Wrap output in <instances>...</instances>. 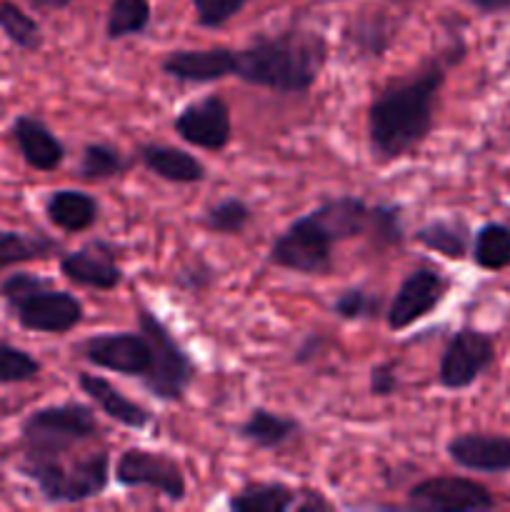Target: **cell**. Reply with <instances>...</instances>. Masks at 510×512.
<instances>
[{
  "mask_svg": "<svg viewBox=\"0 0 510 512\" xmlns=\"http://www.w3.org/2000/svg\"><path fill=\"white\" fill-rule=\"evenodd\" d=\"M453 63L455 55H433L373 95L368 105V143L375 158L398 160L428 138L448 65Z\"/></svg>",
  "mask_w": 510,
  "mask_h": 512,
  "instance_id": "1",
  "label": "cell"
},
{
  "mask_svg": "<svg viewBox=\"0 0 510 512\" xmlns=\"http://www.w3.org/2000/svg\"><path fill=\"white\" fill-rule=\"evenodd\" d=\"M328 63V40L323 33L300 25L258 33L235 50L233 78L278 95L308 93Z\"/></svg>",
  "mask_w": 510,
  "mask_h": 512,
  "instance_id": "2",
  "label": "cell"
},
{
  "mask_svg": "<svg viewBox=\"0 0 510 512\" xmlns=\"http://www.w3.org/2000/svg\"><path fill=\"white\" fill-rule=\"evenodd\" d=\"M20 473L38 488L45 503L78 505L108 490L113 463L103 440H98L48 458H23Z\"/></svg>",
  "mask_w": 510,
  "mask_h": 512,
  "instance_id": "3",
  "label": "cell"
},
{
  "mask_svg": "<svg viewBox=\"0 0 510 512\" xmlns=\"http://www.w3.org/2000/svg\"><path fill=\"white\" fill-rule=\"evenodd\" d=\"M0 295L15 320L33 333L65 335L83 323V303L38 275L13 273L0 285Z\"/></svg>",
  "mask_w": 510,
  "mask_h": 512,
  "instance_id": "4",
  "label": "cell"
},
{
  "mask_svg": "<svg viewBox=\"0 0 510 512\" xmlns=\"http://www.w3.org/2000/svg\"><path fill=\"white\" fill-rule=\"evenodd\" d=\"M103 440L95 410L85 403H58L33 410L20 430L23 458H48Z\"/></svg>",
  "mask_w": 510,
  "mask_h": 512,
  "instance_id": "5",
  "label": "cell"
},
{
  "mask_svg": "<svg viewBox=\"0 0 510 512\" xmlns=\"http://www.w3.org/2000/svg\"><path fill=\"white\" fill-rule=\"evenodd\" d=\"M135 315H138V330H143L145 338L150 340V353H153L148 375L140 383L160 403H180L195 380L193 358L148 305L138 303Z\"/></svg>",
  "mask_w": 510,
  "mask_h": 512,
  "instance_id": "6",
  "label": "cell"
},
{
  "mask_svg": "<svg viewBox=\"0 0 510 512\" xmlns=\"http://www.w3.org/2000/svg\"><path fill=\"white\" fill-rule=\"evenodd\" d=\"M333 245L313 215H300L273 240L268 263L298 275H328L333 270Z\"/></svg>",
  "mask_w": 510,
  "mask_h": 512,
  "instance_id": "7",
  "label": "cell"
},
{
  "mask_svg": "<svg viewBox=\"0 0 510 512\" xmlns=\"http://www.w3.org/2000/svg\"><path fill=\"white\" fill-rule=\"evenodd\" d=\"M115 483L120 488H150L170 503H183L188 495L183 465L165 453L148 448H128L115 460Z\"/></svg>",
  "mask_w": 510,
  "mask_h": 512,
  "instance_id": "8",
  "label": "cell"
},
{
  "mask_svg": "<svg viewBox=\"0 0 510 512\" xmlns=\"http://www.w3.org/2000/svg\"><path fill=\"white\" fill-rule=\"evenodd\" d=\"M80 358L93 368L110 370L123 378L143 380L150 370V340L143 330L138 333H100L83 340L78 348Z\"/></svg>",
  "mask_w": 510,
  "mask_h": 512,
  "instance_id": "9",
  "label": "cell"
},
{
  "mask_svg": "<svg viewBox=\"0 0 510 512\" xmlns=\"http://www.w3.org/2000/svg\"><path fill=\"white\" fill-rule=\"evenodd\" d=\"M493 338L483 330L460 328L445 345L438 365V383L445 390H465L493 365Z\"/></svg>",
  "mask_w": 510,
  "mask_h": 512,
  "instance_id": "10",
  "label": "cell"
},
{
  "mask_svg": "<svg viewBox=\"0 0 510 512\" xmlns=\"http://www.w3.org/2000/svg\"><path fill=\"white\" fill-rule=\"evenodd\" d=\"M180 140L208 153H220L233 140V115L228 100L220 95H205L185 105L173 120Z\"/></svg>",
  "mask_w": 510,
  "mask_h": 512,
  "instance_id": "11",
  "label": "cell"
},
{
  "mask_svg": "<svg viewBox=\"0 0 510 512\" xmlns=\"http://www.w3.org/2000/svg\"><path fill=\"white\" fill-rule=\"evenodd\" d=\"M408 505L423 512H478L493 510L495 498L475 480L443 475L415 483L408 493Z\"/></svg>",
  "mask_w": 510,
  "mask_h": 512,
  "instance_id": "12",
  "label": "cell"
},
{
  "mask_svg": "<svg viewBox=\"0 0 510 512\" xmlns=\"http://www.w3.org/2000/svg\"><path fill=\"white\" fill-rule=\"evenodd\" d=\"M445 293H448V280L433 268H415L408 273V278L400 283L395 290L393 300H390L388 310H385V320L393 333L410 328L425 315L433 313L440 303H443Z\"/></svg>",
  "mask_w": 510,
  "mask_h": 512,
  "instance_id": "13",
  "label": "cell"
},
{
  "mask_svg": "<svg viewBox=\"0 0 510 512\" xmlns=\"http://www.w3.org/2000/svg\"><path fill=\"white\" fill-rule=\"evenodd\" d=\"M60 273L78 288L115 290L123 283L120 248L108 240H88L80 248L60 255Z\"/></svg>",
  "mask_w": 510,
  "mask_h": 512,
  "instance_id": "14",
  "label": "cell"
},
{
  "mask_svg": "<svg viewBox=\"0 0 510 512\" xmlns=\"http://www.w3.org/2000/svg\"><path fill=\"white\" fill-rule=\"evenodd\" d=\"M168 78L178 83L205 85L215 80L230 78L235 70V50L218 45V48H180L170 50L160 63Z\"/></svg>",
  "mask_w": 510,
  "mask_h": 512,
  "instance_id": "15",
  "label": "cell"
},
{
  "mask_svg": "<svg viewBox=\"0 0 510 512\" xmlns=\"http://www.w3.org/2000/svg\"><path fill=\"white\" fill-rule=\"evenodd\" d=\"M445 450H448L450 460L463 470L493 475L510 470V438H503V435H455Z\"/></svg>",
  "mask_w": 510,
  "mask_h": 512,
  "instance_id": "16",
  "label": "cell"
},
{
  "mask_svg": "<svg viewBox=\"0 0 510 512\" xmlns=\"http://www.w3.org/2000/svg\"><path fill=\"white\" fill-rule=\"evenodd\" d=\"M25 163L40 173L58 170L65 160V145L48 125L35 115H18L10 128Z\"/></svg>",
  "mask_w": 510,
  "mask_h": 512,
  "instance_id": "17",
  "label": "cell"
},
{
  "mask_svg": "<svg viewBox=\"0 0 510 512\" xmlns=\"http://www.w3.org/2000/svg\"><path fill=\"white\" fill-rule=\"evenodd\" d=\"M80 393L88 395L110 420L128 430H145L153 423V413L145 405L130 400L123 390L115 388L110 380L95 373H78Z\"/></svg>",
  "mask_w": 510,
  "mask_h": 512,
  "instance_id": "18",
  "label": "cell"
},
{
  "mask_svg": "<svg viewBox=\"0 0 510 512\" xmlns=\"http://www.w3.org/2000/svg\"><path fill=\"white\" fill-rule=\"evenodd\" d=\"M138 160L145 165V170L158 175L160 180L178 185H193L205 180L208 168L195 158L193 153L175 148V145L165 143H143L138 145Z\"/></svg>",
  "mask_w": 510,
  "mask_h": 512,
  "instance_id": "19",
  "label": "cell"
},
{
  "mask_svg": "<svg viewBox=\"0 0 510 512\" xmlns=\"http://www.w3.org/2000/svg\"><path fill=\"white\" fill-rule=\"evenodd\" d=\"M310 215L333 238V243H343V240L365 235L370 205L355 195H338V198L325 200L318 208L310 210Z\"/></svg>",
  "mask_w": 510,
  "mask_h": 512,
  "instance_id": "20",
  "label": "cell"
},
{
  "mask_svg": "<svg viewBox=\"0 0 510 512\" xmlns=\"http://www.w3.org/2000/svg\"><path fill=\"white\" fill-rule=\"evenodd\" d=\"M98 210L100 205L93 195L73 188L53 190L45 200L48 220L65 233H83V230L93 228L98 220Z\"/></svg>",
  "mask_w": 510,
  "mask_h": 512,
  "instance_id": "21",
  "label": "cell"
},
{
  "mask_svg": "<svg viewBox=\"0 0 510 512\" xmlns=\"http://www.w3.org/2000/svg\"><path fill=\"white\" fill-rule=\"evenodd\" d=\"M300 433V423L268 408H253L248 420L238 425V435L258 450H278Z\"/></svg>",
  "mask_w": 510,
  "mask_h": 512,
  "instance_id": "22",
  "label": "cell"
},
{
  "mask_svg": "<svg viewBox=\"0 0 510 512\" xmlns=\"http://www.w3.org/2000/svg\"><path fill=\"white\" fill-rule=\"evenodd\" d=\"M298 490L285 483H248L230 495V512H285L295 508Z\"/></svg>",
  "mask_w": 510,
  "mask_h": 512,
  "instance_id": "23",
  "label": "cell"
},
{
  "mask_svg": "<svg viewBox=\"0 0 510 512\" xmlns=\"http://www.w3.org/2000/svg\"><path fill=\"white\" fill-rule=\"evenodd\" d=\"M345 38L353 45L355 53L363 55V58H380L393 45L395 25L383 10H375V13H365L355 18Z\"/></svg>",
  "mask_w": 510,
  "mask_h": 512,
  "instance_id": "24",
  "label": "cell"
},
{
  "mask_svg": "<svg viewBox=\"0 0 510 512\" xmlns=\"http://www.w3.org/2000/svg\"><path fill=\"white\" fill-rule=\"evenodd\" d=\"M55 253H60V243H55L53 238L0 230V273L30 260H45Z\"/></svg>",
  "mask_w": 510,
  "mask_h": 512,
  "instance_id": "25",
  "label": "cell"
},
{
  "mask_svg": "<svg viewBox=\"0 0 510 512\" xmlns=\"http://www.w3.org/2000/svg\"><path fill=\"white\" fill-rule=\"evenodd\" d=\"M133 168V160L120 148L110 143H88L80 153L75 175L83 180H110L120 178Z\"/></svg>",
  "mask_w": 510,
  "mask_h": 512,
  "instance_id": "26",
  "label": "cell"
},
{
  "mask_svg": "<svg viewBox=\"0 0 510 512\" xmlns=\"http://www.w3.org/2000/svg\"><path fill=\"white\" fill-rule=\"evenodd\" d=\"M415 240L450 260H463L470 245L468 228L460 220H430L428 225L415 230Z\"/></svg>",
  "mask_w": 510,
  "mask_h": 512,
  "instance_id": "27",
  "label": "cell"
},
{
  "mask_svg": "<svg viewBox=\"0 0 510 512\" xmlns=\"http://www.w3.org/2000/svg\"><path fill=\"white\" fill-rule=\"evenodd\" d=\"M473 260L483 270H503L510 265V225L485 223L475 233Z\"/></svg>",
  "mask_w": 510,
  "mask_h": 512,
  "instance_id": "28",
  "label": "cell"
},
{
  "mask_svg": "<svg viewBox=\"0 0 510 512\" xmlns=\"http://www.w3.org/2000/svg\"><path fill=\"white\" fill-rule=\"evenodd\" d=\"M150 25V0H110L105 35L108 40L133 38Z\"/></svg>",
  "mask_w": 510,
  "mask_h": 512,
  "instance_id": "29",
  "label": "cell"
},
{
  "mask_svg": "<svg viewBox=\"0 0 510 512\" xmlns=\"http://www.w3.org/2000/svg\"><path fill=\"white\" fill-rule=\"evenodd\" d=\"M365 235L370 243L378 250L400 248L405 243V228H403V210L395 203H375L370 205L368 230Z\"/></svg>",
  "mask_w": 510,
  "mask_h": 512,
  "instance_id": "30",
  "label": "cell"
},
{
  "mask_svg": "<svg viewBox=\"0 0 510 512\" xmlns=\"http://www.w3.org/2000/svg\"><path fill=\"white\" fill-rule=\"evenodd\" d=\"M0 30L20 50L35 53V50L43 48V33H40L38 20L30 18L13 0H0Z\"/></svg>",
  "mask_w": 510,
  "mask_h": 512,
  "instance_id": "31",
  "label": "cell"
},
{
  "mask_svg": "<svg viewBox=\"0 0 510 512\" xmlns=\"http://www.w3.org/2000/svg\"><path fill=\"white\" fill-rule=\"evenodd\" d=\"M253 220V208L240 198H225L210 205L203 215V225L210 233L240 235Z\"/></svg>",
  "mask_w": 510,
  "mask_h": 512,
  "instance_id": "32",
  "label": "cell"
},
{
  "mask_svg": "<svg viewBox=\"0 0 510 512\" xmlns=\"http://www.w3.org/2000/svg\"><path fill=\"white\" fill-rule=\"evenodd\" d=\"M340 320L358 323V320H373L383 313V295L368 288H348L330 305Z\"/></svg>",
  "mask_w": 510,
  "mask_h": 512,
  "instance_id": "33",
  "label": "cell"
},
{
  "mask_svg": "<svg viewBox=\"0 0 510 512\" xmlns=\"http://www.w3.org/2000/svg\"><path fill=\"white\" fill-rule=\"evenodd\" d=\"M40 363L23 348L0 343V385L28 383L40 375Z\"/></svg>",
  "mask_w": 510,
  "mask_h": 512,
  "instance_id": "34",
  "label": "cell"
},
{
  "mask_svg": "<svg viewBox=\"0 0 510 512\" xmlns=\"http://www.w3.org/2000/svg\"><path fill=\"white\" fill-rule=\"evenodd\" d=\"M195 10V20L200 28H223L228 20H233L250 0H190Z\"/></svg>",
  "mask_w": 510,
  "mask_h": 512,
  "instance_id": "35",
  "label": "cell"
},
{
  "mask_svg": "<svg viewBox=\"0 0 510 512\" xmlns=\"http://www.w3.org/2000/svg\"><path fill=\"white\" fill-rule=\"evenodd\" d=\"M398 385V363L395 360H385V363L373 365L368 380L370 395H375V398H388V395H393L398 390Z\"/></svg>",
  "mask_w": 510,
  "mask_h": 512,
  "instance_id": "36",
  "label": "cell"
},
{
  "mask_svg": "<svg viewBox=\"0 0 510 512\" xmlns=\"http://www.w3.org/2000/svg\"><path fill=\"white\" fill-rule=\"evenodd\" d=\"M178 285L183 290H190V293H195V290H203L208 288L210 283H213V270L208 268V265H193V268H185L178 273Z\"/></svg>",
  "mask_w": 510,
  "mask_h": 512,
  "instance_id": "37",
  "label": "cell"
},
{
  "mask_svg": "<svg viewBox=\"0 0 510 512\" xmlns=\"http://www.w3.org/2000/svg\"><path fill=\"white\" fill-rule=\"evenodd\" d=\"M325 343H328V340H325V335H320V333L305 335V338L300 340L298 348H295L293 363H298V365L313 363V360L318 358L320 353H323V345H325Z\"/></svg>",
  "mask_w": 510,
  "mask_h": 512,
  "instance_id": "38",
  "label": "cell"
},
{
  "mask_svg": "<svg viewBox=\"0 0 510 512\" xmlns=\"http://www.w3.org/2000/svg\"><path fill=\"white\" fill-rule=\"evenodd\" d=\"M300 512H310V510H333V503L325 500L318 490H298V498H295V508Z\"/></svg>",
  "mask_w": 510,
  "mask_h": 512,
  "instance_id": "39",
  "label": "cell"
},
{
  "mask_svg": "<svg viewBox=\"0 0 510 512\" xmlns=\"http://www.w3.org/2000/svg\"><path fill=\"white\" fill-rule=\"evenodd\" d=\"M30 8L38 10V13H60V10L70 8L73 0H28Z\"/></svg>",
  "mask_w": 510,
  "mask_h": 512,
  "instance_id": "40",
  "label": "cell"
},
{
  "mask_svg": "<svg viewBox=\"0 0 510 512\" xmlns=\"http://www.w3.org/2000/svg\"><path fill=\"white\" fill-rule=\"evenodd\" d=\"M468 3L480 13H500V10L510 8V0H468Z\"/></svg>",
  "mask_w": 510,
  "mask_h": 512,
  "instance_id": "41",
  "label": "cell"
}]
</instances>
